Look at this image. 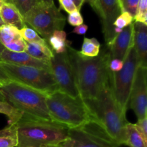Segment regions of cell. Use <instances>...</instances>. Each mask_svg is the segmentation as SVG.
<instances>
[{"instance_id": "cell-10", "label": "cell", "mask_w": 147, "mask_h": 147, "mask_svg": "<svg viewBox=\"0 0 147 147\" xmlns=\"http://www.w3.org/2000/svg\"><path fill=\"white\" fill-rule=\"evenodd\" d=\"M50 66L59 91L72 97H80L67 50L60 54L54 53L50 60Z\"/></svg>"}, {"instance_id": "cell-22", "label": "cell", "mask_w": 147, "mask_h": 147, "mask_svg": "<svg viewBox=\"0 0 147 147\" xmlns=\"http://www.w3.org/2000/svg\"><path fill=\"white\" fill-rule=\"evenodd\" d=\"M100 49V44L97 39L84 37L80 53L86 57H94L98 55Z\"/></svg>"}, {"instance_id": "cell-43", "label": "cell", "mask_w": 147, "mask_h": 147, "mask_svg": "<svg viewBox=\"0 0 147 147\" xmlns=\"http://www.w3.org/2000/svg\"><path fill=\"white\" fill-rule=\"evenodd\" d=\"M47 147H60V146H58V145H56V146H49Z\"/></svg>"}, {"instance_id": "cell-5", "label": "cell", "mask_w": 147, "mask_h": 147, "mask_svg": "<svg viewBox=\"0 0 147 147\" xmlns=\"http://www.w3.org/2000/svg\"><path fill=\"white\" fill-rule=\"evenodd\" d=\"M0 90L6 101L22 112L23 117L51 121L45 93L14 81L0 87Z\"/></svg>"}, {"instance_id": "cell-6", "label": "cell", "mask_w": 147, "mask_h": 147, "mask_svg": "<svg viewBox=\"0 0 147 147\" xmlns=\"http://www.w3.org/2000/svg\"><path fill=\"white\" fill-rule=\"evenodd\" d=\"M0 65L12 81L49 95L58 90L50 70L18 65L0 61Z\"/></svg>"}, {"instance_id": "cell-13", "label": "cell", "mask_w": 147, "mask_h": 147, "mask_svg": "<svg viewBox=\"0 0 147 147\" xmlns=\"http://www.w3.org/2000/svg\"><path fill=\"white\" fill-rule=\"evenodd\" d=\"M133 45V23L123 29L122 32L116 34L109 46L110 60H124L128 50Z\"/></svg>"}, {"instance_id": "cell-38", "label": "cell", "mask_w": 147, "mask_h": 147, "mask_svg": "<svg viewBox=\"0 0 147 147\" xmlns=\"http://www.w3.org/2000/svg\"><path fill=\"white\" fill-rule=\"evenodd\" d=\"M39 1H40V2L46 4V5H53V4H55L54 0H39Z\"/></svg>"}, {"instance_id": "cell-8", "label": "cell", "mask_w": 147, "mask_h": 147, "mask_svg": "<svg viewBox=\"0 0 147 147\" xmlns=\"http://www.w3.org/2000/svg\"><path fill=\"white\" fill-rule=\"evenodd\" d=\"M27 26H30L39 35L47 42L55 30H63L66 18L55 4L39 3L23 16Z\"/></svg>"}, {"instance_id": "cell-1", "label": "cell", "mask_w": 147, "mask_h": 147, "mask_svg": "<svg viewBox=\"0 0 147 147\" xmlns=\"http://www.w3.org/2000/svg\"><path fill=\"white\" fill-rule=\"evenodd\" d=\"M67 53L80 98L83 100L97 98L110 82L109 50H103L96 57H88L68 45Z\"/></svg>"}, {"instance_id": "cell-26", "label": "cell", "mask_w": 147, "mask_h": 147, "mask_svg": "<svg viewBox=\"0 0 147 147\" xmlns=\"http://www.w3.org/2000/svg\"><path fill=\"white\" fill-rule=\"evenodd\" d=\"M139 0H119L121 12H128L133 17L137 11Z\"/></svg>"}, {"instance_id": "cell-34", "label": "cell", "mask_w": 147, "mask_h": 147, "mask_svg": "<svg viewBox=\"0 0 147 147\" xmlns=\"http://www.w3.org/2000/svg\"><path fill=\"white\" fill-rule=\"evenodd\" d=\"M11 81L12 80L10 79V78L9 77L8 75L7 74V73L4 71L3 67L0 65V87L10 83Z\"/></svg>"}, {"instance_id": "cell-28", "label": "cell", "mask_w": 147, "mask_h": 147, "mask_svg": "<svg viewBox=\"0 0 147 147\" xmlns=\"http://www.w3.org/2000/svg\"><path fill=\"white\" fill-rule=\"evenodd\" d=\"M134 17L128 12H121L113 22V27L123 29L133 23Z\"/></svg>"}, {"instance_id": "cell-40", "label": "cell", "mask_w": 147, "mask_h": 147, "mask_svg": "<svg viewBox=\"0 0 147 147\" xmlns=\"http://www.w3.org/2000/svg\"><path fill=\"white\" fill-rule=\"evenodd\" d=\"M4 49H5V47H4V46L3 45L1 44V42H0V56H1V53H2L3 50H4Z\"/></svg>"}, {"instance_id": "cell-25", "label": "cell", "mask_w": 147, "mask_h": 147, "mask_svg": "<svg viewBox=\"0 0 147 147\" xmlns=\"http://www.w3.org/2000/svg\"><path fill=\"white\" fill-rule=\"evenodd\" d=\"M9 3L15 6L23 17L40 2L39 0H9Z\"/></svg>"}, {"instance_id": "cell-44", "label": "cell", "mask_w": 147, "mask_h": 147, "mask_svg": "<svg viewBox=\"0 0 147 147\" xmlns=\"http://www.w3.org/2000/svg\"><path fill=\"white\" fill-rule=\"evenodd\" d=\"M4 2H7V3H9V0H3Z\"/></svg>"}, {"instance_id": "cell-29", "label": "cell", "mask_w": 147, "mask_h": 147, "mask_svg": "<svg viewBox=\"0 0 147 147\" xmlns=\"http://www.w3.org/2000/svg\"><path fill=\"white\" fill-rule=\"evenodd\" d=\"M4 47L14 53H24L26 50V42L22 39H19L6 45Z\"/></svg>"}, {"instance_id": "cell-15", "label": "cell", "mask_w": 147, "mask_h": 147, "mask_svg": "<svg viewBox=\"0 0 147 147\" xmlns=\"http://www.w3.org/2000/svg\"><path fill=\"white\" fill-rule=\"evenodd\" d=\"M133 46L136 50L139 66L147 67V25L133 22Z\"/></svg>"}, {"instance_id": "cell-42", "label": "cell", "mask_w": 147, "mask_h": 147, "mask_svg": "<svg viewBox=\"0 0 147 147\" xmlns=\"http://www.w3.org/2000/svg\"><path fill=\"white\" fill-rule=\"evenodd\" d=\"M4 23L3 22V21H2V20H1V17H0V26H1V25H3V24H4Z\"/></svg>"}, {"instance_id": "cell-32", "label": "cell", "mask_w": 147, "mask_h": 147, "mask_svg": "<svg viewBox=\"0 0 147 147\" xmlns=\"http://www.w3.org/2000/svg\"><path fill=\"white\" fill-rule=\"evenodd\" d=\"M60 5V9L65 10L68 14L78 10L76 5L71 0H58Z\"/></svg>"}, {"instance_id": "cell-14", "label": "cell", "mask_w": 147, "mask_h": 147, "mask_svg": "<svg viewBox=\"0 0 147 147\" xmlns=\"http://www.w3.org/2000/svg\"><path fill=\"white\" fill-rule=\"evenodd\" d=\"M0 61L11 63V64L18 65L34 67H37V68L50 70V62L34 58L31 55L27 54L26 52L14 53V52H11L5 48L3 50L1 56H0Z\"/></svg>"}, {"instance_id": "cell-16", "label": "cell", "mask_w": 147, "mask_h": 147, "mask_svg": "<svg viewBox=\"0 0 147 147\" xmlns=\"http://www.w3.org/2000/svg\"><path fill=\"white\" fill-rule=\"evenodd\" d=\"M0 17L4 24L14 26L18 30L27 25L19 10L11 3H4L0 9Z\"/></svg>"}, {"instance_id": "cell-3", "label": "cell", "mask_w": 147, "mask_h": 147, "mask_svg": "<svg viewBox=\"0 0 147 147\" xmlns=\"http://www.w3.org/2000/svg\"><path fill=\"white\" fill-rule=\"evenodd\" d=\"M17 147L56 146L68 138L70 129L52 121L22 117L17 123Z\"/></svg>"}, {"instance_id": "cell-9", "label": "cell", "mask_w": 147, "mask_h": 147, "mask_svg": "<svg viewBox=\"0 0 147 147\" xmlns=\"http://www.w3.org/2000/svg\"><path fill=\"white\" fill-rule=\"evenodd\" d=\"M60 147H119L100 125L93 119L80 127L70 129L68 138Z\"/></svg>"}, {"instance_id": "cell-21", "label": "cell", "mask_w": 147, "mask_h": 147, "mask_svg": "<svg viewBox=\"0 0 147 147\" xmlns=\"http://www.w3.org/2000/svg\"><path fill=\"white\" fill-rule=\"evenodd\" d=\"M22 39L20 35V30L14 26L4 24L0 26V42L5 46L6 45L14 41Z\"/></svg>"}, {"instance_id": "cell-17", "label": "cell", "mask_w": 147, "mask_h": 147, "mask_svg": "<svg viewBox=\"0 0 147 147\" xmlns=\"http://www.w3.org/2000/svg\"><path fill=\"white\" fill-rule=\"evenodd\" d=\"M25 52L34 58L48 62H50V60L54 55V53L47 42L40 43L26 42Z\"/></svg>"}, {"instance_id": "cell-37", "label": "cell", "mask_w": 147, "mask_h": 147, "mask_svg": "<svg viewBox=\"0 0 147 147\" xmlns=\"http://www.w3.org/2000/svg\"><path fill=\"white\" fill-rule=\"evenodd\" d=\"M71 1L74 3V4L76 5V8H77V9L78 10V11H80L82 6H83V3L85 2L84 0H71Z\"/></svg>"}, {"instance_id": "cell-41", "label": "cell", "mask_w": 147, "mask_h": 147, "mask_svg": "<svg viewBox=\"0 0 147 147\" xmlns=\"http://www.w3.org/2000/svg\"><path fill=\"white\" fill-rule=\"evenodd\" d=\"M4 1H3V0H0V9H1V7H2V5L4 4Z\"/></svg>"}, {"instance_id": "cell-2", "label": "cell", "mask_w": 147, "mask_h": 147, "mask_svg": "<svg viewBox=\"0 0 147 147\" xmlns=\"http://www.w3.org/2000/svg\"><path fill=\"white\" fill-rule=\"evenodd\" d=\"M92 119L104 129L118 146L126 143V114L112 93L111 81L96 98L83 100Z\"/></svg>"}, {"instance_id": "cell-27", "label": "cell", "mask_w": 147, "mask_h": 147, "mask_svg": "<svg viewBox=\"0 0 147 147\" xmlns=\"http://www.w3.org/2000/svg\"><path fill=\"white\" fill-rule=\"evenodd\" d=\"M134 21L143 23L147 25V0H139L136 14Z\"/></svg>"}, {"instance_id": "cell-35", "label": "cell", "mask_w": 147, "mask_h": 147, "mask_svg": "<svg viewBox=\"0 0 147 147\" xmlns=\"http://www.w3.org/2000/svg\"><path fill=\"white\" fill-rule=\"evenodd\" d=\"M88 29V27L86 24H82L75 27L73 31H72V32L76 34H79V35H83V34H85L87 32Z\"/></svg>"}, {"instance_id": "cell-20", "label": "cell", "mask_w": 147, "mask_h": 147, "mask_svg": "<svg viewBox=\"0 0 147 147\" xmlns=\"http://www.w3.org/2000/svg\"><path fill=\"white\" fill-rule=\"evenodd\" d=\"M129 147H147L140 134L138 132L134 124L128 122L126 125V143Z\"/></svg>"}, {"instance_id": "cell-23", "label": "cell", "mask_w": 147, "mask_h": 147, "mask_svg": "<svg viewBox=\"0 0 147 147\" xmlns=\"http://www.w3.org/2000/svg\"><path fill=\"white\" fill-rule=\"evenodd\" d=\"M0 113L7 116L9 119L8 124L17 123L23 116L22 112L11 106L8 102H4L1 100H0Z\"/></svg>"}, {"instance_id": "cell-31", "label": "cell", "mask_w": 147, "mask_h": 147, "mask_svg": "<svg viewBox=\"0 0 147 147\" xmlns=\"http://www.w3.org/2000/svg\"><path fill=\"white\" fill-rule=\"evenodd\" d=\"M67 22L70 25L75 26V27L83 24V18L80 11L76 10V11L70 13L67 17Z\"/></svg>"}, {"instance_id": "cell-11", "label": "cell", "mask_w": 147, "mask_h": 147, "mask_svg": "<svg viewBox=\"0 0 147 147\" xmlns=\"http://www.w3.org/2000/svg\"><path fill=\"white\" fill-rule=\"evenodd\" d=\"M147 67L139 66L136 71L129 99V107L138 120L147 116Z\"/></svg>"}, {"instance_id": "cell-36", "label": "cell", "mask_w": 147, "mask_h": 147, "mask_svg": "<svg viewBox=\"0 0 147 147\" xmlns=\"http://www.w3.org/2000/svg\"><path fill=\"white\" fill-rule=\"evenodd\" d=\"M85 1H88L89 3L92 8L94 9V11L97 13L98 15L100 16V7L99 0H84Z\"/></svg>"}, {"instance_id": "cell-39", "label": "cell", "mask_w": 147, "mask_h": 147, "mask_svg": "<svg viewBox=\"0 0 147 147\" xmlns=\"http://www.w3.org/2000/svg\"><path fill=\"white\" fill-rule=\"evenodd\" d=\"M0 100H1V101L7 102V101H6V100H5V98L4 97V96H3V94H2V93H1V90H0Z\"/></svg>"}, {"instance_id": "cell-7", "label": "cell", "mask_w": 147, "mask_h": 147, "mask_svg": "<svg viewBox=\"0 0 147 147\" xmlns=\"http://www.w3.org/2000/svg\"><path fill=\"white\" fill-rule=\"evenodd\" d=\"M123 63V67L120 71H111L110 81L113 97L123 113L126 114L129 108L132 83L137 67L139 66L137 55L133 45L128 50Z\"/></svg>"}, {"instance_id": "cell-18", "label": "cell", "mask_w": 147, "mask_h": 147, "mask_svg": "<svg viewBox=\"0 0 147 147\" xmlns=\"http://www.w3.org/2000/svg\"><path fill=\"white\" fill-rule=\"evenodd\" d=\"M17 124H8V126L0 130V147H17Z\"/></svg>"}, {"instance_id": "cell-19", "label": "cell", "mask_w": 147, "mask_h": 147, "mask_svg": "<svg viewBox=\"0 0 147 147\" xmlns=\"http://www.w3.org/2000/svg\"><path fill=\"white\" fill-rule=\"evenodd\" d=\"M47 43L55 54H60L67 50L69 44L67 40V33L64 30H55L49 37Z\"/></svg>"}, {"instance_id": "cell-30", "label": "cell", "mask_w": 147, "mask_h": 147, "mask_svg": "<svg viewBox=\"0 0 147 147\" xmlns=\"http://www.w3.org/2000/svg\"><path fill=\"white\" fill-rule=\"evenodd\" d=\"M134 126L145 143L147 144V116L140 120H138L137 123H135Z\"/></svg>"}, {"instance_id": "cell-24", "label": "cell", "mask_w": 147, "mask_h": 147, "mask_svg": "<svg viewBox=\"0 0 147 147\" xmlns=\"http://www.w3.org/2000/svg\"><path fill=\"white\" fill-rule=\"evenodd\" d=\"M20 35L22 40L27 42H47L45 40L40 37L38 33L27 25L24 26L23 28L20 30Z\"/></svg>"}, {"instance_id": "cell-33", "label": "cell", "mask_w": 147, "mask_h": 147, "mask_svg": "<svg viewBox=\"0 0 147 147\" xmlns=\"http://www.w3.org/2000/svg\"><path fill=\"white\" fill-rule=\"evenodd\" d=\"M123 65V60L119 59H112L109 62V68L111 72H119L121 70Z\"/></svg>"}, {"instance_id": "cell-4", "label": "cell", "mask_w": 147, "mask_h": 147, "mask_svg": "<svg viewBox=\"0 0 147 147\" xmlns=\"http://www.w3.org/2000/svg\"><path fill=\"white\" fill-rule=\"evenodd\" d=\"M46 103L52 121L69 129L80 127L91 119L80 97L74 98L59 90L47 95Z\"/></svg>"}, {"instance_id": "cell-12", "label": "cell", "mask_w": 147, "mask_h": 147, "mask_svg": "<svg viewBox=\"0 0 147 147\" xmlns=\"http://www.w3.org/2000/svg\"><path fill=\"white\" fill-rule=\"evenodd\" d=\"M100 7V19L102 31L104 36L106 46L109 48L116 37L113 22L121 14L119 0H99Z\"/></svg>"}]
</instances>
